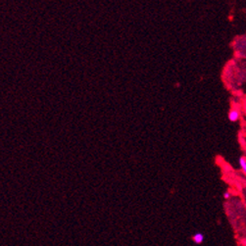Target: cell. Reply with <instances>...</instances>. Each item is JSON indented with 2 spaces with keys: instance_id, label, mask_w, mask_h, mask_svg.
I'll list each match as a JSON object with an SVG mask.
<instances>
[{
  "instance_id": "1",
  "label": "cell",
  "mask_w": 246,
  "mask_h": 246,
  "mask_svg": "<svg viewBox=\"0 0 246 246\" xmlns=\"http://www.w3.org/2000/svg\"><path fill=\"white\" fill-rule=\"evenodd\" d=\"M228 120L230 122H237L238 120H239V117H240V113H239V111H238L237 109H232L229 112H228Z\"/></svg>"
},
{
  "instance_id": "2",
  "label": "cell",
  "mask_w": 246,
  "mask_h": 246,
  "mask_svg": "<svg viewBox=\"0 0 246 246\" xmlns=\"http://www.w3.org/2000/svg\"><path fill=\"white\" fill-rule=\"evenodd\" d=\"M239 165H240V168L242 170V172L246 175V158L241 157L239 159Z\"/></svg>"
},
{
  "instance_id": "3",
  "label": "cell",
  "mask_w": 246,
  "mask_h": 246,
  "mask_svg": "<svg viewBox=\"0 0 246 246\" xmlns=\"http://www.w3.org/2000/svg\"><path fill=\"white\" fill-rule=\"evenodd\" d=\"M193 239H194V241L196 243H201L203 241V239H204V236H203L202 233H196L194 235V237H193Z\"/></svg>"
},
{
  "instance_id": "4",
  "label": "cell",
  "mask_w": 246,
  "mask_h": 246,
  "mask_svg": "<svg viewBox=\"0 0 246 246\" xmlns=\"http://www.w3.org/2000/svg\"><path fill=\"white\" fill-rule=\"evenodd\" d=\"M223 197H225L226 199H228V198L230 197V193H229L228 191L225 192V194H223Z\"/></svg>"
}]
</instances>
